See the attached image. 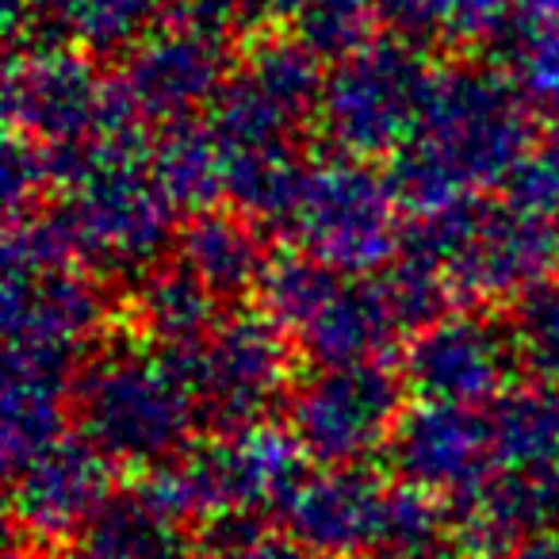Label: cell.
I'll use <instances>...</instances> for the list:
<instances>
[]
</instances>
